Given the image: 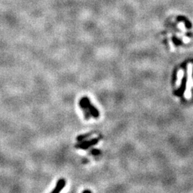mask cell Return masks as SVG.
I'll list each match as a JSON object with an SVG mask.
<instances>
[{
	"instance_id": "obj_1",
	"label": "cell",
	"mask_w": 193,
	"mask_h": 193,
	"mask_svg": "<svg viewBox=\"0 0 193 193\" xmlns=\"http://www.w3.org/2000/svg\"><path fill=\"white\" fill-rule=\"evenodd\" d=\"M186 88L184 93L185 98L190 99L192 97V89L193 87V65L189 63L187 66Z\"/></svg>"
},
{
	"instance_id": "obj_2",
	"label": "cell",
	"mask_w": 193,
	"mask_h": 193,
	"mask_svg": "<svg viewBox=\"0 0 193 193\" xmlns=\"http://www.w3.org/2000/svg\"><path fill=\"white\" fill-rule=\"evenodd\" d=\"M101 139V137L97 138H94V139L89 140H84L80 142L75 145L76 148L78 149H87L89 147H92L93 145H95L96 144H97L98 142L99 141V140Z\"/></svg>"
},
{
	"instance_id": "obj_3",
	"label": "cell",
	"mask_w": 193,
	"mask_h": 193,
	"mask_svg": "<svg viewBox=\"0 0 193 193\" xmlns=\"http://www.w3.org/2000/svg\"><path fill=\"white\" fill-rule=\"evenodd\" d=\"M84 100H85V104H86L89 110H90V113H91V115L94 118H98L99 117V112L97 109L94 107V105L92 104L91 101L90 99H89L87 96H84L83 97Z\"/></svg>"
},
{
	"instance_id": "obj_4",
	"label": "cell",
	"mask_w": 193,
	"mask_h": 193,
	"mask_svg": "<svg viewBox=\"0 0 193 193\" xmlns=\"http://www.w3.org/2000/svg\"><path fill=\"white\" fill-rule=\"evenodd\" d=\"M79 106H80V107H81V109H82V111H83L84 117H85V119L89 120V119H90V117H91L92 115H91V113H90V110H89L86 104H85L83 97H82V99L79 100Z\"/></svg>"
},
{
	"instance_id": "obj_5",
	"label": "cell",
	"mask_w": 193,
	"mask_h": 193,
	"mask_svg": "<svg viewBox=\"0 0 193 193\" xmlns=\"http://www.w3.org/2000/svg\"><path fill=\"white\" fill-rule=\"evenodd\" d=\"M66 185V180L65 179L61 178L57 181V184L55 185V187L54 188V190L52 191V193H59L61 192L62 190L64 189V187H65Z\"/></svg>"
},
{
	"instance_id": "obj_6",
	"label": "cell",
	"mask_w": 193,
	"mask_h": 193,
	"mask_svg": "<svg viewBox=\"0 0 193 193\" xmlns=\"http://www.w3.org/2000/svg\"><path fill=\"white\" fill-rule=\"evenodd\" d=\"M183 77H184V71L183 69H180L177 72V80L175 82V87L178 89L181 86L182 81H183Z\"/></svg>"
},
{
	"instance_id": "obj_7",
	"label": "cell",
	"mask_w": 193,
	"mask_h": 193,
	"mask_svg": "<svg viewBox=\"0 0 193 193\" xmlns=\"http://www.w3.org/2000/svg\"><path fill=\"white\" fill-rule=\"evenodd\" d=\"M94 133V132H90V133H87V134H85V135H79L77 137V140L78 142H82V141H84L85 140L86 138H87L88 137H90V135H92V134Z\"/></svg>"
},
{
	"instance_id": "obj_8",
	"label": "cell",
	"mask_w": 193,
	"mask_h": 193,
	"mask_svg": "<svg viewBox=\"0 0 193 193\" xmlns=\"http://www.w3.org/2000/svg\"><path fill=\"white\" fill-rule=\"evenodd\" d=\"M91 153L94 155H97L100 154V151L99 149H92L91 152Z\"/></svg>"
},
{
	"instance_id": "obj_9",
	"label": "cell",
	"mask_w": 193,
	"mask_h": 193,
	"mask_svg": "<svg viewBox=\"0 0 193 193\" xmlns=\"http://www.w3.org/2000/svg\"><path fill=\"white\" fill-rule=\"evenodd\" d=\"M83 192H92V191L89 190H84Z\"/></svg>"
}]
</instances>
